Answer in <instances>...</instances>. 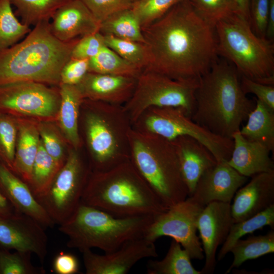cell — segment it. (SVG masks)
I'll use <instances>...</instances> for the list:
<instances>
[{
	"label": "cell",
	"instance_id": "obj_1",
	"mask_svg": "<svg viewBox=\"0 0 274 274\" xmlns=\"http://www.w3.org/2000/svg\"><path fill=\"white\" fill-rule=\"evenodd\" d=\"M142 29L149 55L146 70L176 80L197 79L217 59L215 27L189 0L181 1Z\"/></svg>",
	"mask_w": 274,
	"mask_h": 274
},
{
	"label": "cell",
	"instance_id": "obj_2",
	"mask_svg": "<svg viewBox=\"0 0 274 274\" xmlns=\"http://www.w3.org/2000/svg\"><path fill=\"white\" fill-rule=\"evenodd\" d=\"M240 78L233 64L216 59L199 78L192 119L214 134L232 139L256 105L243 92Z\"/></svg>",
	"mask_w": 274,
	"mask_h": 274
},
{
	"label": "cell",
	"instance_id": "obj_3",
	"mask_svg": "<svg viewBox=\"0 0 274 274\" xmlns=\"http://www.w3.org/2000/svg\"><path fill=\"white\" fill-rule=\"evenodd\" d=\"M49 23H39L23 41L0 51V86L21 81L59 85L61 71L79 39L60 41Z\"/></svg>",
	"mask_w": 274,
	"mask_h": 274
},
{
	"label": "cell",
	"instance_id": "obj_4",
	"mask_svg": "<svg viewBox=\"0 0 274 274\" xmlns=\"http://www.w3.org/2000/svg\"><path fill=\"white\" fill-rule=\"evenodd\" d=\"M81 202L114 216H157L168 208L130 159L89 176Z\"/></svg>",
	"mask_w": 274,
	"mask_h": 274
},
{
	"label": "cell",
	"instance_id": "obj_5",
	"mask_svg": "<svg viewBox=\"0 0 274 274\" xmlns=\"http://www.w3.org/2000/svg\"><path fill=\"white\" fill-rule=\"evenodd\" d=\"M130 160L165 207L188 196L172 140L132 126L128 135Z\"/></svg>",
	"mask_w": 274,
	"mask_h": 274
},
{
	"label": "cell",
	"instance_id": "obj_6",
	"mask_svg": "<svg viewBox=\"0 0 274 274\" xmlns=\"http://www.w3.org/2000/svg\"><path fill=\"white\" fill-rule=\"evenodd\" d=\"M155 217H118L81 202L58 230L67 236L70 248L82 252L96 248L108 253L128 241L144 236Z\"/></svg>",
	"mask_w": 274,
	"mask_h": 274
},
{
	"label": "cell",
	"instance_id": "obj_7",
	"mask_svg": "<svg viewBox=\"0 0 274 274\" xmlns=\"http://www.w3.org/2000/svg\"><path fill=\"white\" fill-rule=\"evenodd\" d=\"M217 53L232 63L240 76L274 85V43L257 36L248 21L233 14L215 25Z\"/></svg>",
	"mask_w": 274,
	"mask_h": 274
},
{
	"label": "cell",
	"instance_id": "obj_8",
	"mask_svg": "<svg viewBox=\"0 0 274 274\" xmlns=\"http://www.w3.org/2000/svg\"><path fill=\"white\" fill-rule=\"evenodd\" d=\"M87 145L95 171H105L130 159L128 132L132 126L123 105L85 99Z\"/></svg>",
	"mask_w": 274,
	"mask_h": 274
},
{
	"label": "cell",
	"instance_id": "obj_9",
	"mask_svg": "<svg viewBox=\"0 0 274 274\" xmlns=\"http://www.w3.org/2000/svg\"><path fill=\"white\" fill-rule=\"evenodd\" d=\"M198 80H176L145 69L138 77L133 94L124 109L132 125L151 107L181 108L191 117L195 108Z\"/></svg>",
	"mask_w": 274,
	"mask_h": 274
},
{
	"label": "cell",
	"instance_id": "obj_10",
	"mask_svg": "<svg viewBox=\"0 0 274 274\" xmlns=\"http://www.w3.org/2000/svg\"><path fill=\"white\" fill-rule=\"evenodd\" d=\"M132 127L168 140L180 136H191L204 145L217 162H227L233 149L232 139L213 133L194 121L179 107H150L143 113Z\"/></svg>",
	"mask_w": 274,
	"mask_h": 274
},
{
	"label": "cell",
	"instance_id": "obj_11",
	"mask_svg": "<svg viewBox=\"0 0 274 274\" xmlns=\"http://www.w3.org/2000/svg\"><path fill=\"white\" fill-rule=\"evenodd\" d=\"M89 174L77 150L70 151L48 189L37 199L55 224L63 223L77 209Z\"/></svg>",
	"mask_w": 274,
	"mask_h": 274
},
{
	"label": "cell",
	"instance_id": "obj_12",
	"mask_svg": "<svg viewBox=\"0 0 274 274\" xmlns=\"http://www.w3.org/2000/svg\"><path fill=\"white\" fill-rule=\"evenodd\" d=\"M203 207L189 196L156 216L144 236L155 242L161 236L179 242L191 259L202 260L204 255L197 231V219Z\"/></svg>",
	"mask_w": 274,
	"mask_h": 274
},
{
	"label": "cell",
	"instance_id": "obj_13",
	"mask_svg": "<svg viewBox=\"0 0 274 274\" xmlns=\"http://www.w3.org/2000/svg\"><path fill=\"white\" fill-rule=\"evenodd\" d=\"M59 90L33 81H21L0 86V112L18 117H55L60 104Z\"/></svg>",
	"mask_w": 274,
	"mask_h": 274
},
{
	"label": "cell",
	"instance_id": "obj_14",
	"mask_svg": "<svg viewBox=\"0 0 274 274\" xmlns=\"http://www.w3.org/2000/svg\"><path fill=\"white\" fill-rule=\"evenodd\" d=\"M44 229L32 217L16 211L0 216V248L34 254L43 262L48 252Z\"/></svg>",
	"mask_w": 274,
	"mask_h": 274
},
{
	"label": "cell",
	"instance_id": "obj_15",
	"mask_svg": "<svg viewBox=\"0 0 274 274\" xmlns=\"http://www.w3.org/2000/svg\"><path fill=\"white\" fill-rule=\"evenodd\" d=\"M86 274H126L139 261L158 256L154 242L144 236L128 241L114 251L100 255L82 252Z\"/></svg>",
	"mask_w": 274,
	"mask_h": 274
},
{
	"label": "cell",
	"instance_id": "obj_16",
	"mask_svg": "<svg viewBox=\"0 0 274 274\" xmlns=\"http://www.w3.org/2000/svg\"><path fill=\"white\" fill-rule=\"evenodd\" d=\"M233 223L230 203L214 201L202 209L197 219V230L205 257L202 274L214 272L217 250L226 240Z\"/></svg>",
	"mask_w": 274,
	"mask_h": 274
},
{
	"label": "cell",
	"instance_id": "obj_17",
	"mask_svg": "<svg viewBox=\"0 0 274 274\" xmlns=\"http://www.w3.org/2000/svg\"><path fill=\"white\" fill-rule=\"evenodd\" d=\"M248 181L227 161L217 162L200 177L189 197L203 207L214 201L231 203L236 191Z\"/></svg>",
	"mask_w": 274,
	"mask_h": 274
},
{
	"label": "cell",
	"instance_id": "obj_18",
	"mask_svg": "<svg viewBox=\"0 0 274 274\" xmlns=\"http://www.w3.org/2000/svg\"><path fill=\"white\" fill-rule=\"evenodd\" d=\"M230 203L233 223L246 220L274 204V172L263 173L251 180L235 193Z\"/></svg>",
	"mask_w": 274,
	"mask_h": 274
},
{
	"label": "cell",
	"instance_id": "obj_19",
	"mask_svg": "<svg viewBox=\"0 0 274 274\" xmlns=\"http://www.w3.org/2000/svg\"><path fill=\"white\" fill-rule=\"evenodd\" d=\"M51 20L52 33L65 42L99 31L100 24L81 0H70L64 4Z\"/></svg>",
	"mask_w": 274,
	"mask_h": 274
},
{
	"label": "cell",
	"instance_id": "obj_20",
	"mask_svg": "<svg viewBox=\"0 0 274 274\" xmlns=\"http://www.w3.org/2000/svg\"><path fill=\"white\" fill-rule=\"evenodd\" d=\"M137 78L88 72L76 86L84 99L124 105L133 94Z\"/></svg>",
	"mask_w": 274,
	"mask_h": 274
},
{
	"label": "cell",
	"instance_id": "obj_21",
	"mask_svg": "<svg viewBox=\"0 0 274 274\" xmlns=\"http://www.w3.org/2000/svg\"><path fill=\"white\" fill-rule=\"evenodd\" d=\"M0 191L15 211L33 218L44 228L55 223L35 198L29 186L0 159Z\"/></svg>",
	"mask_w": 274,
	"mask_h": 274
},
{
	"label": "cell",
	"instance_id": "obj_22",
	"mask_svg": "<svg viewBox=\"0 0 274 274\" xmlns=\"http://www.w3.org/2000/svg\"><path fill=\"white\" fill-rule=\"evenodd\" d=\"M172 141L176 150L188 196H190L200 177L214 166L217 161L204 145L191 136H180Z\"/></svg>",
	"mask_w": 274,
	"mask_h": 274
},
{
	"label": "cell",
	"instance_id": "obj_23",
	"mask_svg": "<svg viewBox=\"0 0 274 274\" xmlns=\"http://www.w3.org/2000/svg\"><path fill=\"white\" fill-rule=\"evenodd\" d=\"M233 146L227 163L241 175L249 177L274 172L271 152L263 144L247 140L239 130L232 136Z\"/></svg>",
	"mask_w": 274,
	"mask_h": 274
},
{
	"label": "cell",
	"instance_id": "obj_24",
	"mask_svg": "<svg viewBox=\"0 0 274 274\" xmlns=\"http://www.w3.org/2000/svg\"><path fill=\"white\" fill-rule=\"evenodd\" d=\"M18 132L12 169L19 178L29 185L33 162L40 142L38 128L30 122L16 117Z\"/></svg>",
	"mask_w": 274,
	"mask_h": 274
},
{
	"label": "cell",
	"instance_id": "obj_25",
	"mask_svg": "<svg viewBox=\"0 0 274 274\" xmlns=\"http://www.w3.org/2000/svg\"><path fill=\"white\" fill-rule=\"evenodd\" d=\"M59 86L60 100L57 114L59 126L67 141L76 150L81 145L79 121L84 98L76 85L60 84Z\"/></svg>",
	"mask_w": 274,
	"mask_h": 274
},
{
	"label": "cell",
	"instance_id": "obj_26",
	"mask_svg": "<svg viewBox=\"0 0 274 274\" xmlns=\"http://www.w3.org/2000/svg\"><path fill=\"white\" fill-rule=\"evenodd\" d=\"M246 124L239 129L247 140L260 143L271 152L274 150V111L257 99Z\"/></svg>",
	"mask_w": 274,
	"mask_h": 274
},
{
	"label": "cell",
	"instance_id": "obj_27",
	"mask_svg": "<svg viewBox=\"0 0 274 274\" xmlns=\"http://www.w3.org/2000/svg\"><path fill=\"white\" fill-rule=\"evenodd\" d=\"M274 252V230L264 235L250 236L237 240L230 250L233 255L232 262L225 273L238 268L245 261L257 259Z\"/></svg>",
	"mask_w": 274,
	"mask_h": 274
},
{
	"label": "cell",
	"instance_id": "obj_28",
	"mask_svg": "<svg viewBox=\"0 0 274 274\" xmlns=\"http://www.w3.org/2000/svg\"><path fill=\"white\" fill-rule=\"evenodd\" d=\"M188 253L173 239L165 256L160 260L150 259L147 263L148 274H202L192 265Z\"/></svg>",
	"mask_w": 274,
	"mask_h": 274
},
{
	"label": "cell",
	"instance_id": "obj_29",
	"mask_svg": "<svg viewBox=\"0 0 274 274\" xmlns=\"http://www.w3.org/2000/svg\"><path fill=\"white\" fill-rule=\"evenodd\" d=\"M99 32L102 35L145 43L139 20L131 8L107 17L100 22Z\"/></svg>",
	"mask_w": 274,
	"mask_h": 274
},
{
	"label": "cell",
	"instance_id": "obj_30",
	"mask_svg": "<svg viewBox=\"0 0 274 274\" xmlns=\"http://www.w3.org/2000/svg\"><path fill=\"white\" fill-rule=\"evenodd\" d=\"M266 226L274 230V204L252 217L232 224L218 253V261L222 260L230 252L231 248L237 240Z\"/></svg>",
	"mask_w": 274,
	"mask_h": 274
},
{
	"label": "cell",
	"instance_id": "obj_31",
	"mask_svg": "<svg viewBox=\"0 0 274 274\" xmlns=\"http://www.w3.org/2000/svg\"><path fill=\"white\" fill-rule=\"evenodd\" d=\"M142 71L106 45L95 56L89 59V72L138 78Z\"/></svg>",
	"mask_w": 274,
	"mask_h": 274
},
{
	"label": "cell",
	"instance_id": "obj_32",
	"mask_svg": "<svg viewBox=\"0 0 274 274\" xmlns=\"http://www.w3.org/2000/svg\"><path fill=\"white\" fill-rule=\"evenodd\" d=\"M16 8L15 15L29 26L41 22H50L60 7L70 0H9Z\"/></svg>",
	"mask_w": 274,
	"mask_h": 274
},
{
	"label": "cell",
	"instance_id": "obj_33",
	"mask_svg": "<svg viewBox=\"0 0 274 274\" xmlns=\"http://www.w3.org/2000/svg\"><path fill=\"white\" fill-rule=\"evenodd\" d=\"M61 167L45 150L40 139L33 164L31 180L29 185L37 200L48 189Z\"/></svg>",
	"mask_w": 274,
	"mask_h": 274
},
{
	"label": "cell",
	"instance_id": "obj_34",
	"mask_svg": "<svg viewBox=\"0 0 274 274\" xmlns=\"http://www.w3.org/2000/svg\"><path fill=\"white\" fill-rule=\"evenodd\" d=\"M31 30L18 19L9 0H0V51L16 44Z\"/></svg>",
	"mask_w": 274,
	"mask_h": 274
},
{
	"label": "cell",
	"instance_id": "obj_35",
	"mask_svg": "<svg viewBox=\"0 0 274 274\" xmlns=\"http://www.w3.org/2000/svg\"><path fill=\"white\" fill-rule=\"evenodd\" d=\"M105 44L122 58L144 70L149 65V55L144 43L102 35Z\"/></svg>",
	"mask_w": 274,
	"mask_h": 274
},
{
	"label": "cell",
	"instance_id": "obj_36",
	"mask_svg": "<svg viewBox=\"0 0 274 274\" xmlns=\"http://www.w3.org/2000/svg\"><path fill=\"white\" fill-rule=\"evenodd\" d=\"M197 14L215 27L219 21L237 14L233 0H189Z\"/></svg>",
	"mask_w": 274,
	"mask_h": 274
},
{
	"label": "cell",
	"instance_id": "obj_37",
	"mask_svg": "<svg viewBox=\"0 0 274 274\" xmlns=\"http://www.w3.org/2000/svg\"><path fill=\"white\" fill-rule=\"evenodd\" d=\"M0 248V274H44L43 267L34 266L31 261V253Z\"/></svg>",
	"mask_w": 274,
	"mask_h": 274
},
{
	"label": "cell",
	"instance_id": "obj_38",
	"mask_svg": "<svg viewBox=\"0 0 274 274\" xmlns=\"http://www.w3.org/2000/svg\"><path fill=\"white\" fill-rule=\"evenodd\" d=\"M18 132L16 117L0 112V159L11 169Z\"/></svg>",
	"mask_w": 274,
	"mask_h": 274
},
{
	"label": "cell",
	"instance_id": "obj_39",
	"mask_svg": "<svg viewBox=\"0 0 274 274\" xmlns=\"http://www.w3.org/2000/svg\"><path fill=\"white\" fill-rule=\"evenodd\" d=\"M182 0H138L132 10L138 17L142 28L164 15Z\"/></svg>",
	"mask_w": 274,
	"mask_h": 274
},
{
	"label": "cell",
	"instance_id": "obj_40",
	"mask_svg": "<svg viewBox=\"0 0 274 274\" xmlns=\"http://www.w3.org/2000/svg\"><path fill=\"white\" fill-rule=\"evenodd\" d=\"M100 23L110 15L132 8V0H81Z\"/></svg>",
	"mask_w": 274,
	"mask_h": 274
},
{
	"label": "cell",
	"instance_id": "obj_41",
	"mask_svg": "<svg viewBox=\"0 0 274 274\" xmlns=\"http://www.w3.org/2000/svg\"><path fill=\"white\" fill-rule=\"evenodd\" d=\"M105 45L103 36L99 31L82 37L74 46L71 57L88 59L95 56Z\"/></svg>",
	"mask_w": 274,
	"mask_h": 274
},
{
	"label": "cell",
	"instance_id": "obj_42",
	"mask_svg": "<svg viewBox=\"0 0 274 274\" xmlns=\"http://www.w3.org/2000/svg\"><path fill=\"white\" fill-rule=\"evenodd\" d=\"M269 0H250L249 23L253 31L258 37L265 38Z\"/></svg>",
	"mask_w": 274,
	"mask_h": 274
},
{
	"label": "cell",
	"instance_id": "obj_43",
	"mask_svg": "<svg viewBox=\"0 0 274 274\" xmlns=\"http://www.w3.org/2000/svg\"><path fill=\"white\" fill-rule=\"evenodd\" d=\"M41 143L47 152L62 166L65 162L62 143L57 134L46 124L38 125Z\"/></svg>",
	"mask_w": 274,
	"mask_h": 274
},
{
	"label": "cell",
	"instance_id": "obj_44",
	"mask_svg": "<svg viewBox=\"0 0 274 274\" xmlns=\"http://www.w3.org/2000/svg\"><path fill=\"white\" fill-rule=\"evenodd\" d=\"M88 72V59L71 57L61 71L60 84L76 85Z\"/></svg>",
	"mask_w": 274,
	"mask_h": 274
},
{
	"label": "cell",
	"instance_id": "obj_45",
	"mask_svg": "<svg viewBox=\"0 0 274 274\" xmlns=\"http://www.w3.org/2000/svg\"><path fill=\"white\" fill-rule=\"evenodd\" d=\"M241 86L243 92L252 93L270 109L274 111V86L257 82L243 76H240Z\"/></svg>",
	"mask_w": 274,
	"mask_h": 274
},
{
	"label": "cell",
	"instance_id": "obj_46",
	"mask_svg": "<svg viewBox=\"0 0 274 274\" xmlns=\"http://www.w3.org/2000/svg\"><path fill=\"white\" fill-rule=\"evenodd\" d=\"M53 268L57 274L76 273L79 268L78 260L73 254L60 252L54 259Z\"/></svg>",
	"mask_w": 274,
	"mask_h": 274
},
{
	"label": "cell",
	"instance_id": "obj_47",
	"mask_svg": "<svg viewBox=\"0 0 274 274\" xmlns=\"http://www.w3.org/2000/svg\"><path fill=\"white\" fill-rule=\"evenodd\" d=\"M265 38L273 41L274 38V0H269L268 15L265 32Z\"/></svg>",
	"mask_w": 274,
	"mask_h": 274
},
{
	"label": "cell",
	"instance_id": "obj_48",
	"mask_svg": "<svg viewBox=\"0 0 274 274\" xmlns=\"http://www.w3.org/2000/svg\"><path fill=\"white\" fill-rule=\"evenodd\" d=\"M237 8L238 15L249 22V6L250 0H233Z\"/></svg>",
	"mask_w": 274,
	"mask_h": 274
},
{
	"label": "cell",
	"instance_id": "obj_49",
	"mask_svg": "<svg viewBox=\"0 0 274 274\" xmlns=\"http://www.w3.org/2000/svg\"><path fill=\"white\" fill-rule=\"evenodd\" d=\"M14 211L13 206L0 191V216L10 214Z\"/></svg>",
	"mask_w": 274,
	"mask_h": 274
},
{
	"label": "cell",
	"instance_id": "obj_50",
	"mask_svg": "<svg viewBox=\"0 0 274 274\" xmlns=\"http://www.w3.org/2000/svg\"><path fill=\"white\" fill-rule=\"evenodd\" d=\"M138 0H132V2L134 3V2L138 1Z\"/></svg>",
	"mask_w": 274,
	"mask_h": 274
}]
</instances>
